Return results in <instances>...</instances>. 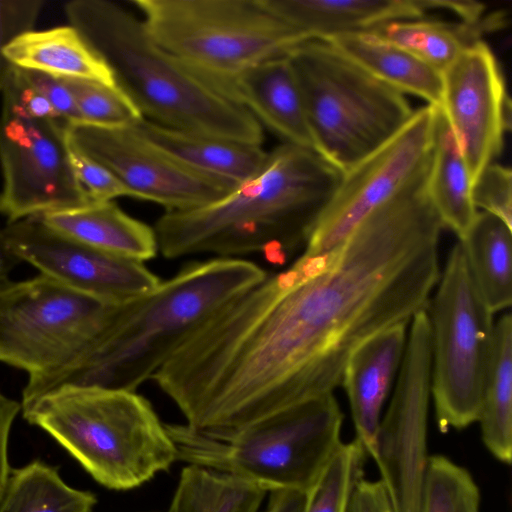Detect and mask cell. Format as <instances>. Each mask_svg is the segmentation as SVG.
I'll return each mask as SVG.
<instances>
[{"mask_svg":"<svg viewBox=\"0 0 512 512\" xmlns=\"http://www.w3.org/2000/svg\"><path fill=\"white\" fill-rule=\"evenodd\" d=\"M325 41L387 86L404 95L417 96L427 105L439 106L441 72L406 49L370 32L340 35Z\"/></svg>","mask_w":512,"mask_h":512,"instance_id":"cell-23","label":"cell"},{"mask_svg":"<svg viewBox=\"0 0 512 512\" xmlns=\"http://www.w3.org/2000/svg\"><path fill=\"white\" fill-rule=\"evenodd\" d=\"M367 456L357 439L343 442L308 491L304 512H347L352 492L363 478Z\"/></svg>","mask_w":512,"mask_h":512,"instance_id":"cell-31","label":"cell"},{"mask_svg":"<svg viewBox=\"0 0 512 512\" xmlns=\"http://www.w3.org/2000/svg\"><path fill=\"white\" fill-rule=\"evenodd\" d=\"M49 228L91 247L144 262L158 253L154 229L111 202L37 216Z\"/></svg>","mask_w":512,"mask_h":512,"instance_id":"cell-21","label":"cell"},{"mask_svg":"<svg viewBox=\"0 0 512 512\" xmlns=\"http://www.w3.org/2000/svg\"><path fill=\"white\" fill-rule=\"evenodd\" d=\"M132 128L191 170L235 186L258 173L268 156L261 145L172 129L146 119Z\"/></svg>","mask_w":512,"mask_h":512,"instance_id":"cell-20","label":"cell"},{"mask_svg":"<svg viewBox=\"0 0 512 512\" xmlns=\"http://www.w3.org/2000/svg\"><path fill=\"white\" fill-rule=\"evenodd\" d=\"M266 506L260 512H304L308 492L275 490L268 493Z\"/></svg>","mask_w":512,"mask_h":512,"instance_id":"cell-39","label":"cell"},{"mask_svg":"<svg viewBox=\"0 0 512 512\" xmlns=\"http://www.w3.org/2000/svg\"><path fill=\"white\" fill-rule=\"evenodd\" d=\"M20 262L9 250L0 226V291L11 281L9 276L16 264Z\"/></svg>","mask_w":512,"mask_h":512,"instance_id":"cell-40","label":"cell"},{"mask_svg":"<svg viewBox=\"0 0 512 512\" xmlns=\"http://www.w3.org/2000/svg\"><path fill=\"white\" fill-rule=\"evenodd\" d=\"M426 186L443 227L462 238L478 211L472 200V182L465 160L438 106Z\"/></svg>","mask_w":512,"mask_h":512,"instance_id":"cell-25","label":"cell"},{"mask_svg":"<svg viewBox=\"0 0 512 512\" xmlns=\"http://www.w3.org/2000/svg\"><path fill=\"white\" fill-rule=\"evenodd\" d=\"M20 69L27 82L50 103L61 120L67 124L81 122L75 100L59 77Z\"/></svg>","mask_w":512,"mask_h":512,"instance_id":"cell-36","label":"cell"},{"mask_svg":"<svg viewBox=\"0 0 512 512\" xmlns=\"http://www.w3.org/2000/svg\"><path fill=\"white\" fill-rule=\"evenodd\" d=\"M334 394L292 406L242 428L203 432L166 424L180 461L231 474L268 492H308L342 445Z\"/></svg>","mask_w":512,"mask_h":512,"instance_id":"cell-6","label":"cell"},{"mask_svg":"<svg viewBox=\"0 0 512 512\" xmlns=\"http://www.w3.org/2000/svg\"><path fill=\"white\" fill-rule=\"evenodd\" d=\"M436 111L432 105L416 109L395 136L342 174L309 232L303 253L325 255L339 249L370 214L428 168Z\"/></svg>","mask_w":512,"mask_h":512,"instance_id":"cell-11","label":"cell"},{"mask_svg":"<svg viewBox=\"0 0 512 512\" xmlns=\"http://www.w3.org/2000/svg\"><path fill=\"white\" fill-rule=\"evenodd\" d=\"M60 79L71 92L83 123L130 128L144 119L118 86L79 78Z\"/></svg>","mask_w":512,"mask_h":512,"instance_id":"cell-32","label":"cell"},{"mask_svg":"<svg viewBox=\"0 0 512 512\" xmlns=\"http://www.w3.org/2000/svg\"><path fill=\"white\" fill-rule=\"evenodd\" d=\"M342 172L317 152L282 143L252 178L224 197L186 211H166L153 227L169 259L259 254L281 266L301 246Z\"/></svg>","mask_w":512,"mask_h":512,"instance_id":"cell-3","label":"cell"},{"mask_svg":"<svg viewBox=\"0 0 512 512\" xmlns=\"http://www.w3.org/2000/svg\"><path fill=\"white\" fill-rule=\"evenodd\" d=\"M430 398V327L423 309L409 323L403 361L371 456L394 512H421Z\"/></svg>","mask_w":512,"mask_h":512,"instance_id":"cell-12","label":"cell"},{"mask_svg":"<svg viewBox=\"0 0 512 512\" xmlns=\"http://www.w3.org/2000/svg\"><path fill=\"white\" fill-rule=\"evenodd\" d=\"M422 173L370 214L340 251L302 253L221 306L189 343L213 406L246 425L334 394L363 342L425 309L444 228Z\"/></svg>","mask_w":512,"mask_h":512,"instance_id":"cell-1","label":"cell"},{"mask_svg":"<svg viewBox=\"0 0 512 512\" xmlns=\"http://www.w3.org/2000/svg\"><path fill=\"white\" fill-rule=\"evenodd\" d=\"M474 206L512 227V173L497 163L488 165L472 185Z\"/></svg>","mask_w":512,"mask_h":512,"instance_id":"cell-34","label":"cell"},{"mask_svg":"<svg viewBox=\"0 0 512 512\" xmlns=\"http://www.w3.org/2000/svg\"><path fill=\"white\" fill-rule=\"evenodd\" d=\"M315 151L342 173L372 154L411 119L404 94L377 80L325 40L289 56Z\"/></svg>","mask_w":512,"mask_h":512,"instance_id":"cell-7","label":"cell"},{"mask_svg":"<svg viewBox=\"0 0 512 512\" xmlns=\"http://www.w3.org/2000/svg\"><path fill=\"white\" fill-rule=\"evenodd\" d=\"M409 323L371 336L355 349L343 372L340 386L348 398L356 439L368 457L374 452L382 410L403 361Z\"/></svg>","mask_w":512,"mask_h":512,"instance_id":"cell-17","label":"cell"},{"mask_svg":"<svg viewBox=\"0 0 512 512\" xmlns=\"http://www.w3.org/2000/svg\"><path fill=\"white\" fill-rule=\"evenodd\" d=\"M477 422L488 451L500 462L512 460V316L495 323Z\"/></svg>","mask_w":512,"mask_h":512,"instance_id":"cell-26","label":"cell"},{"mask_svg":"<svg viewBox=\"0 0 512 512\" xmlns=\"http://www.w3.org/2000/svg\"><path fill=\"white\" fill-rule=\"evenodd\" d=\"M4 55L18 68L117 86L107 63L71 25L25 32L4 48Z\"/></svg>","mask_w":512,"mask_h":512,"instance_id":"cell-22","label":"cell"},{"mask_svg":"<svg viewBox=\"0 0 512 512\" xmlns=\"http://www.w3.org/2000/svg\"><path fill=\"white\" fill-rule=\"evenodd\" d=\"M433 292L426 307L431 397L438 429L445 433L477 422L495 323L459 240Z\"/></svg>","mask_w":512,"mask_h":512,"instance_id":"cell-9","label":"cell"},{"mask_svg":"<svg viewBox=\"0 0 512 512\" xmlns=\"http://www.w3.org/2000/svg\"><path fill=\"white\" fill-rule=\"evenodd\" d=\"M21 411V402L0 391V498L12 471L8 459V440L12 424Z\"/></svg>","mask_w":512,"mask_h":512,"instance_id":"cell-38","label":"cell"},{"mask_svg":"<svg viewBox=\"0 0 512 512\" xmlns=\"http://www.w3.org/2000/svg\"><path fill=\"white\" fill-rule=\"evenodd\" d=\"M512 227L500 218L478 212L460 239L476 286L495 313L512 302Z\"/></svg>","mask_w":512,"mask_h":512,"instance_id":"cell-27","label":"cell"},{"mask_svg":"<svg viewBox=\"0 0 512 512\" xmlns=\"http://www.w3.org/2000/svg\"><path fill=\"white\" fill-rule=\"evenodd\" d=\"M439 109L448 122L473 183L501 154L511 129L506 81L491 48L481 41L441 72Z\"/></svg>","mask_w":512,"mask_h":512,"instance_id":"cell-16","label":"cell"},{"mask_svg":"<svg viewBox=\"0 0 512 512\" xmlns=\"http://www.w3.org/2000/svg\"><path fill=\"white\" fill-rule=\"evenodd\" d=\"M21 410L108 489L137 488L179 461L166 424L134 390L64 386Z\"/></svg>","mask_w":512,"mask_h":512,"instance_id":"cell-5","label":"cell"},{"mask_svg":"<svg viewBox=\"0 0 512 512\" xmlns=\"http://www.w3.org/2000/svg\"><path fill=\"white\" fill-rule=\"evenodd\" d=\"M67 145L74 176L90 203L111 202L118 197H130L128 189L108 168L80 151L68 136Z\"/></svg>","mask_w":512,"mask_h":512,"instance_id":"cell-33","label":"cell"},{"mask_svg":"<svg viewBox=\"0 0 512 512\" xmlns=\"http://www.w3.org/2000/svg\"><path fill=\"white\" fill-rule=\"evenodd\" d=\"M268 493L237 476L187 464L167 512H260Z\"/></svg>","mask_w":512,"mask_h":512,"instance_id":"cell-28","label":"cell"},{"mask_svg":"<svg viewBox=\"0 0 512 512\" xmlns=\"http://www.w3.org/2000/svg\"><path fill=\"white\" fill-rule=\"evenodd\" d=\"M150 37L210 83L310 40L265 0H131Z\"/></svg>","mask_w":512,"mask_h":512,"instance_id":"cell-8","label":"cell"},{"mask_svg":"<svg viewBox=\"0 0 512 512\" xmlns=\"http://www.w3.org/2000/svg\"><path fill=\"white\" fill-rule=\"evenodd\" d=\"M505 24V13L493 11L473 21L451 22L424 17L393 21L370 33L406 49L442 72L464 51L483 41L488 33L502 29Z\"/></svg>","mask_w":512,"mask_h":512,"instance_id":"cell-24","label":"cell"},{"mask_svg":"<svg viewBox=\"0 0 512 512\" xmlns=\"http://www.w3.org/2000/svg\"><path fill=\"white\" fill-rule=\"evenodd\" d=\"M66 131L71 143L108 168L130 197L157 203L166 211L208 205L236 187L184 166L132 127L78 122L67 124Z\"/></svg>","mask_w":512,"mask_h":512,"instance_id":"cell-14","label":"cell"},{"mask_svg":"<svg viewBox=\"0 0 512 512\" xmlns=\"http://www.w3.org/2000/svg\"><path fill=\"white\" fill-rule=\"evenodd\" d=\"M93 493L66 484L56 468L41 461L12 469L0 512H92Z\"/></svg>","mask_w":512,"mask_h":512,"instance_id":"cell-29","label":"cell"},{"mask_svg":"<svg viewBox=\"0 0 512 512\" xmlns=\"http://www.w3.org/2000/svg\"><path fill=\"white\" fill-rule=\"evenodd\" d=\"M267 6L308 39L370 32L386 23L419 19L443 0H265Z\"/></svg>","mask_w":512,"mask_h":512,"instance_id":"cell-19","label":"cell"},{"mask_svg":"<svg viewBox=\"0 0 512 512\" xmlns=\"http://www.w3.org/2000/svg\"><path fill=\"white\" fill-rule=\"evenodd\" d=\"M143 118L158 125L261 145L262 126L238 101L160 47L142 20L111 0L64 5Z\"/></svg>","mask_w":512,"mask_h":512,"instance_id":"cell-4","label":"cell"},{"mask_svg":"<svg viewBox=\"0 0 512 512\" xmlns=\"http://www.w3.org/2000/svg\"><path fill=\"white\" fill-rule=\"evenodd\" d=\"M266 274L241 258L186 265L149 293L117 304L98 334L66 365L28 377L21 405L64 386L136 391L213 313Z\"/></svg>","mask_w":512,"mask_h":512,"instance_id":"cell-2","label":"cell"},{"mask_svg":"<svg viewBox=\"0 0 512 512\" xmlns=\"http://www.w3.org/2000/svg\"><path fill=\"white\" fill-rule=\"evenodd\" d=\"M215 85L241 103L282 143L315 151L301 92L288 57L262 62L218 80Z\"/></svg>","mask_w":512,"mask_h":512,"instance_id":"cell-18","label":"cell"},{"mask_svg":"<svg viewBox=\"0 0 512 512\" xmlns=\"http://www.w3.org/2000/svg\"><path fill=\"white\" fill-rule=\"evenodd\" d=\"M3 235L19 261L107 303L119 304L140 297L161 282L144 262L76 241L49 228L38 217L7 223Z\"/></svg>","mask_w":512,"mask_h":512,"instance_id":"cell-15","label":"cell"},{"mask_svg":"<svg viewBox=\"0 0 512 512\" xmlns=\"http://www.w3.org/2000/svg\"><path fill=\"white\" fill-rule=\"evenodd\" d=\"M66 127L2 104L0 215L8 223L91 204L70 164Z\"/></svg>","mask_w":512,"mask_h":512,"instance_id":"cell-13","label":"cell"},{"mask_svg":"<svg viewBox=\"0 0 512 512\" xmlns=\"http://www.w3.org/2000/svg\"><path fill=\"white\" fill-rule=\"evenodd\" d=\"M347 512H394L384 485L380 480L364 478L356 484Z\"/></svg>","mask_w":512,"mask_h":512,"instance_id":"cell-37","label":"cell"},{"mask_svg":"<svg viewBox=\"0 0 512 512\" xmlns=\"http://www.w3.org/2000/svg\"><path fill=\"white\" fill-rule=\"evenodd\" d=\"M480 491L469 471L443 455L429 456L421 512H480Z\"/></svg>","mask_w":512,"mask_h":512,"instance_id":"cell-30","label":"cell"},{"mask_svg":"<svg viewBox=\"0 0 512 512\" xmlns=\"http://www.w3.org/2000/svg\"><path fill=\"white\" fill-rule=\"evenodd\" d=\"M116 305L43 274L10 281L0 291V362L28 377L54 371L91 342Z\"/></svg>","mask_w":512,"mask_h":512,"instance_id":"cell-10","label":"cell"},{"mask_svg":"<svg viewBox=\"0 0 512 512\" xmlns=\"http://www.w3.org/2000/svg\"><path fill=\"white\" fill-rule=\"evenodd\" d=\"M45 4L42 0H0V93L13 65L4 48L19 35L34 29Z\"/></svg>","mask_w":512,"mask_h":512,"instance_id":"cell-35","label":"cell"}]
</instances>
